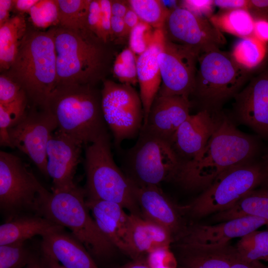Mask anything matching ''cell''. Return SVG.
<instances>
[{
	"mask_svg": "<svg viewBox=\"0 0 268 268\" xmlns=\"http://www.w3.org/2000/svg\"><path fill=\"white\" fill-rule=\"evenodd\" d=\"M83 144L57 129L47 146V171L52 179L53 192L67 190L76 186L74 177Z\"/></svg>",
	"mask_w": 268,
	"mask_h": 268,
	"instance_id": "9a60e30c",
	"label": "cell"
},
{
	"mask_svg": "<svg viewBox=\"0 0 268 268\" xmlns=\"http://www.w3.org/2000/svg\"><path fill=\"white\" fill-rule=\"evenodd\" d=\"M90 0H57L59 26L75 31L88 30L87 16Z\"/></svg>",
	"mask_w": 268,
	"mask_h": 268,
	"instance_id": "4dcf8cb0",
	"label": "cell"
},
{
	"mask_svg": "<svg viewBox=\"0 0 268 268\" xmlns=\"http://www.w3.org/2000/svg\"><path fill=\"white\" fill-rule=\"evenodd\" d=\"M165 41V36L163 29H155L151 44L145 51L137 56V79L144 112L143 124L146 122L151 106L161 84L158 55L162 50Z\"/></svg>",
	"mask_w": 268,
	"mask_h": 268,
	"instance_id": "603a6c76",
	"label": "cell"
},
{
	"mask_svg": "<svg viewBox=\"0 0 268 268\" xmlns=\"http://www.w3.org/2000/svg\"><path fill=\"white\" fill-rule=\"evenodd\" d=\"M191 102L182 96H159L154 100L142 130L170 142L181 125L189 117Z\"/></svg>",
	"mask_w": 268,
	"mask_h": 268,
	"instance_id": "ffe728a7",
	"label": "cell"
},
{
	"mask_svg": "<svg viewBox=\"0 0 268 268\" xmlns=\"http://www.w3.org/2000/svg\"><path fill=\"white\" fill-rule=\"evenodd\" d=\"M177 268H230L242 260L235 246L229 243L216 246L174 242Z\"/></svg>",
	"mask_w": 268,
	"mask_h": 268,
	"instance_id": "7402d4cb",
	"label": "cell"
},
{
	"mask_svg": "<svg viewBox=\"0 0 268 268\" xmlns=\"http://www.w3.org/2000/svg\"><path fill=\"white\" fill-rule=\"evenodd\" d=\"M247 262L268 260V230H255L240 238L235 246Z\"/></svg>",
	"mask_w": 268,
	"mask_h": 268,
	"instance_id": "d6a6232c",
	"label": "cell"
},
{
	"mask_svg": "<svg viewBox=\"0 0 268 268\" xmlns=\"http://www.w3.org/2000/svg\"><path fill=\"white\" fill-rule=\"evenodd\" d=\"M260 149L256 138L238 130L224 114L201 153L183 162L175 182L187 190H204L223 172L254 160Z\"/></svg>",
	"mask_w": 268,
	"mask_h": 268,
	"instance_id": "6da1fadb",
	"label": "cell"
},
{
	"mask_svg": "<svg viewBox=\"0 0 268 268\" xmlns=\"http://www.w3.org/2000/svg\"><path fill=\"white\" fill-rule=\"evenodd\" d=\"M263 162L267 168H268V151L263 157Z\"/></svg>",
	"mask_w": 268,
	"mask_h": 268,
	"instance_id": "9f6ffc18",
	"label": "cell"
},
{
	"mask_svg": "<svg viewBox=\"0 0 268 268\" xmlns=\"http://www.w3.org/2000/svg\"><path fill=\"white\" fill-rule=\"evenodd\" d=\"M127 2L141 21L154 29H163L170 10L163 0H128Z\"/></svg>",
	"mask_w": 268,
	"mask_h": 268,
	"instance_id": "836d02e7",
	"label": "cell"
},
{
	"mask_svg": "<svg viewBox=\"0 0 268 268\" xmlns=\"http://www.w3.org/2000/svg\"><path fill=\"white\" fill-rule=\"evenodd\" d=\"M230 268H268V266L264 265L260 261L250 262L242 259L234 264Z\"/></svg>",
	"mask_w": 268,
	"mask_h": 268,
	"instance_id": "f5cc1de1",
	"label": "cell"
},
{
	"mask_svg": "<svg viewBox=\"0 0 268 268\" xmlns=\"http://www.w3.org/2000/svg\"><path fill=\"white\" fill-rule=\"evenodd\" d=\"M37 256L25 242L0 245V268H25Z\"/></svg>",
	"mask_w": 268,
	"mask_h": 268,
	"instance_id": "d590c367",
	"label": "cell"
},
{
	"mask_svg": "<svg viewBox=\"0 0 268 268\" xmlns=\"http://www.w3.org/2000/svg\"><path fill=\"white\" fill-rule=\"evenodd\" d=\"M25 16L16 14L0 26V69L7 70L17 55L28 27Z\"/></svg>",
	"mask_w": 268,
	"mask_h": 268,
	"instance_id": "83f0119b",
	"label": "cell"
},
{
	"mask_svg": "<svg viewBox=\"0 0 268 268\" xmlns=\"http://www.w3.org/2000/svg\"><path fill=\"white\" fill-rule=\"evenodd\" d=\"M112 15L124 18L130 6L127 0H111Z\"/></svg>",
	"mask_w": 268,
	"mask_h": 268,
	"instance_id": "c3c4849f",
	"label": "cell"
},
{
	"mask_svg": "<svg viewBox=\"0 0 268 268\" xmlns=\"http://www.w3.org/2000/svg\"><path fill=\"white\" fill-rule=\"evenodd\" d=\"M154 30L150 25L141 21L130 33L129 47L137 56L140 55L151 44Z\"/></svg>",
	"mask_w": 268,
	"mask_h": 268,
	"instance_id": "f35d334b",
	"label": "cell"
},
{
	"mask_svg": "<svg viewBox=\"0 0 268 268\" xmlns=\"http://www.w3.org/2000/svg\"><path fill=\"white\" fill-rule=\"evenodd\" d=\"M85 197L84 189L77 186L67 190L53 191L45 201L40 215L68 228L92 257H109L116 248L90 215Z\"/></svg>",
	"mask_w": 268,
	"mask_h": 268,
	"instance_id": "8992f818",
	"label": "cell"
},
{
	"mask_svg": "<svg viewBox=\"0 0 268 268\" xmlns=\"http://www.w3.org/2000/svg\"><path fill=\"white\" fill-rule=\"evenodd\" d=\"M29 102L26 97L6 105L0 104V144L12 148L8 130L25 113Z\"/></svg>",
	"mask_w": 268,
	"mask_h": 268,
	"instance_id": "e575fe53",
	"label": "cell"
},
{
	"mask_svg": "<svg viewBox=\"0 0 268 268\" xmlns=\"http://www.w3.org/2000/svg\"><path fill=\"white\" fill-rule=\"evenodd\" d=\"M101 93L103 117L115 145L138 136L144 121L139 94L132 85L106 79L103 81Z\"/></svg>",
	"mask_w": 268,
	"mask_h": 268,
	"instance_id": "8fae6325",
	"label": "cell"
},
{
	"mask_svg": "<svg viewBox=\"0 0 268 268\" xmlns=\"http://www.w3.org/2000/svg\"><path fill=\"white\" fill-rule=\"evenodd\" d=\"M267 175L266 179L264 184L263 185V186H268V168H267Z\"/></svg>",
	"mask_w": 268,
	"mask_h": 268,
	"instance_id": "6f0895ef",
	"label": "cell"
},
{
	"mask_svg": "<svg viewBox=\"0 0 268 268\" xmlns=\"http://www.w3.org/2000/svg\"><path fill=\"white\" fill-rule=\"evenodd\" d=\"M26 97L20 86L6 75L0 76V104L6 105Z\"/></svg>",
	"mask_w": 268,
	"mask_h": 268,
	"instance_id": "60d3db41",
	"label": "cell"
},
{
	"mask_svg": "<svg viewBox=\"0 0 268 268\" xmlns=\"http://www.w3.org/2000/svg\"><path fill=\"white\" fill-rule=\"evenodd\" d=\"M123 19L129 34L132 29L141 21L137 15L130 8Z\"/></svg>",
	"mask_w": 268,
	"mask_h": 268,
	"instance_id": "f907efd6",
	"label": "cell"
},
{
	"mask_svg": "<svg viewBox=\"0 0 268 268\" xmlns=\"http://www.w3.org/2000/svg\"><path fill=\"white\" fill-rule=\"evenodd\" d=\"M134 185L141 216L168 230L174 241L187 226L182 206L175 204L158 186Z\"/></svg>",
	"mask_w": 268,
	"mask_h": 268,
	"instance_id": "ac0fdd59",
	"label": "cell"
},
{
	"mask_svg": "<svg viewBox=\"0 0 268 268\" xmlns=\"http://www.w3.org/2000/svg\"><path fill=\"white\" fill-rule=\"evenodd\" d=\"M222 113L201 110L181 125L170 143L183 160L196 158L202 151L221 119Z\"/></svg>",
	"mask_w": 268,
	"mask_h": 268,
	"instance_id": "d6986e66",
	"label": "cell"
},
{
	"mask_svg": "<svg viewBox=\"0 0 268 268\" xmlns=\"http://www.w3.org/2000/svg\"><path fill=\"white\" fill-rule=\"evenodd\" d=\"M145 261L151 268H177V262L170 247L157 248L148 253Z\"/></svg>",
	"mask_w": 268,
	"mask_h": 268,
	"instance_id": "ab89813d",
	"label": "cell"
},
{
	"mask_svg": "<svg viewBox=\"0 0 268 268\" xmlns=\"http://www.w3.org/2000/svg\"><path fill=\"white\" fill-rule=\"evenodd\" d=\"M184 161L169 141L141 129L136 142L127 153L126 175L137 186L174 182Z\"/></svg>",
	"mask_w": 268,
	"mask_h": 268,
	"instance_id": "30bf717a",
	"label": "cell"
},
{
	"mask_svg": "<svg viewBox=\"0 0 268 268\" xmlns=\"http://www.w3.org/2000/svg\"><path fill=\"white\" fill-rule=\"evenodd\" d=\"M46 108L58 130L83 145L108 134L101 106V93L95 85H58L48 96Z\"/></svg>",
	"mask_w": 268,
	"mask_h": 268,
	"instance_id": "277c9868",
	"label": "cell"
},
{
	"mask_svg": "<svg viewBox=\"0 0 268 268\" xmlns=\"http://www.w3.org/2000/svg\"><path fill=\"white\" fill-rule=\"evenodd\" d=\"M57 86L96 85L112 69L115 58L106 44L89 30L75 31L55 27Z\"/></svg>",
	"mask_w": 268,
	"mask_h": 268,
	"instance_id": "7a4b0ae2",
	"label": "cell"
},
{
	"mask_svg": "<svg viewBox=\"0 0 268 268\" xmlns=\"http://www.w3.org/2000/svg\"><path fill=\"white\" fill-rule=\"evenodd\" d=\"M247 10L254 20H268V0H250Z\"/></svg>",
	"mask_w": 268,
	"mask_h": 268,
	"instance_id": "ee69618b",
	"label": "cell"
},
{
	"mask_svg": "<svg viewBox=\"0 0 268 268\" xmlns=\"http://www.w3.org/2000/svg\"><path fill=\"white\" fill-rule=\"evenodd\" d=\"M111 0H91L87 28L106 44L112 43Z\"/></svg>",
	"mask_w": 268,
	"mask_h": 268,
	"instance_id": "f546056e",
	"label": "cell"
},
{
	"mask_svg": "<svg viewBox=\"0 0 268 268\" xmlns=\"http://www.w3.org/2000/svg\"><path fill=\"white\" fill-rule=\"evenodd\" d=\"M267 170L262 162L241 163L221 173L183 210L194 218H201L227 210L249 192L263 185Z\"/></svg>",
	"mask_w": 268,
	"mask_h": 268,
	"instance_id": "ba28073f",
	"label": "cell"
},
{
	"mask_svg": "<svg viewBox=\"0 0 268 268\" xmlns=\"http://www.w3.org/2000/svg\"><path fill=\"white\" fill-rule=\"evenodd\" d=\"M111 27L112 36V43H121L126 39H128L129 33L127 29L123 18L112 15Z\"/></svg>",
	"mask_w": 268,
	"mask_h": 268,
	"instance_id": "7bdbcfd3",
	"label": "cell"
},
{
	"mask_svg": "<svg viewBox=\"0 0 268 268\" xmlns=\"http://www.w3.org/2000/svg\"><path fill=\"white\" fill-rule=\"evenodd\" d=\"M39 0H13L12 10L16 14L29 13L32 7Z\"/></svg>",
	"mask_w": 268,
	"mask_h": 268,
	"instance_id": "7dc6e473",
	"label": "cell"
},
{
	"mask_svg": "<svg viewBox=\"0 0 268 268\" xmlns=\"http://www.w3.org/2000/svg\"><path fill=\"white\" fill-rule=\"evenodd\" d=\"M54 30L55 27L44 31L28 25L13 62L2 73L20 86L30 105L45 108L57 86Z\"/></svg>",
	"mask_w": 268,
	"mask_h": 268,
	"instance_id": "3957f363",
	"label": "cell"
},
{
	"mask_svg": "<svg viewBox=\"0 0 268 268\" xmlns=\"http://www.w3.org/2000/svg\"><path fill=\"white\" fill-rule=\"evenodd\" d=\"M268 225L266 220L254 216L238 217L214 225L194 224L187 225L173 242L206 246H221L232 239L243 236Z\"/></svg>",
	"mask_w": 268,
	"mask_h": 268,
	"instance_id": "e0dca14e",
	"label": "cell"
},
{
	"mask_svg": "<svg viewBox=\"0 0 268 268\" xmlns=\"http://www.w3.org/2000/svg\"><path fill=\"white\" fill-rule=\"evenodd\" d=\"M267 52L266 43L256 37L241 38L235 44L231 54L234 60L246 69L254 68L264 59Z\"/></svg>",
	"mask_w": 268,
	"mask_h": 268,
	"instance_id": "1f68e13d",
	"label": "cell"
},
{
	"mask_svg": "<svg viewBox=\"0 0 268 268\" xmlns=\"http://www.w3.org/2000/svg\"><path fill=\"white\" fill-rule=\"evenodd\" d=\"M25 268H44L41 263L40 256L36 257Z\"/></svg>",
	"mask_w": 268,
	"mask_h": 268,
	"instance_id": "11a10c76",
	"label": "cell"
},
{
	"mask_svg": "<svg viewBox=\"0 0 268 268\" xmlns=\"http://www.w3.org/2000/svg\"><path fill=\"white\" fill-rule=\"evenodd\" d=\"M84 165L87 199L116 202L141 216L134 184L114 160L108 134L86 146Z\"/></svg>",
	"mask_w": 268,
	"mask_h": 268,
	"instance_id": "5b68a950",
	"label": "cell"
},
{
	"mask_svg": "<svg viewBox=\"0 0 268 268\" xmlns=\"http://www.w3.org/2000/svg\"><path fill=\"white\" fill-rule=\"evenodd\" d=\"M29 22L41 30L59 26V11L57 0H39L28 13Z\"/></svg>",
	"mask_w": 268,
	"mask_h": 268,
	"instance_id": "8d00e7d4",
	"label": "cell"
},
{
	"mask_svg": "<svg viewBox=\"0 0 268 268\" xmlns=\"http://www.w3.org/2000/svg\"><path fill=\"white\" fill-rule=\"evenodd\" d=\"M163 30L170 41L192 48L200 55L220 49L226 42L208 19L181 7L170 9Z\"/></svg>",
	"mask_w": 268,
	"mask_h": 268,
	"instance_id": "5bb4252c",
	"label": "cell"
},
{
	"mask_svg": "<svg viewBox=\"0 0 268 268\" xmlns=\"http://www.w3.org/2000/svg\"><path fill=\"white\" fill-rule=\"evenodd\" d=\"M198 63L192 95L202 110L218 112L225 101L240 91L248 79L247 69L220 49L201 54Z\"/></svg>",
	"mask_w": 268,
	"mask_h": 268,
	"instance_id": "52a82bcc",
	"label": "cell"
},
{
	"mask_svg": "<svg viewBox=\"0 0 268 268\" xmlns=\"http://www.w3.org/2000/svg\"><path fill=\"white\" fill-rule=\"evenodd\" d=\"M249 0H215L214 5L227 10L247 9Z\"/></svg>",
	"mask_w": 268,
	"mask_h": 268,
	"instance_id": "f6af8a7d",
	"label": "cell"
},
{
	"mask_svg": "<svg viewBox=\"0 0 268 268\" xmlns=\"http://www.w3.org/2000/svg\"><path fill=\"white\" fill-rule=\"evenodd\" d=\"M181 7L198 16L209 19L213 15V0H185L181 1Z\"/></svg>",
	"mask_w": 268,
	"mask_h": 268,
	"instance_id": "b9f144b4",
	"label": "cell"
},
{
	"mask_svg": "<svg viewBox=\"0 0 268 268\" xmlns=\"http://www.w3.org/2000/svg\"><path fill=\"white\" fill-rule=\"evenodd\" d=\"M57 129L56 120L46 108L29 104L22 117L8 130L12 148L28 156L47 177V146Z\"/></svg>",
	"mask_w": 268,
	"mask_h": 268,
	"instance_id": "7c38bea8",
	"label": "cell"
},
{
	"mask_svg": "<svg viewBox=\"0 0 268 268\" xmlns=\"http://www.w3.org/2000/svg\"><path fill=\"white\" fill-rule=\"evenodd\" d=\"M254 35L261 41L268 42V21L265 20H255Z\"/></svg>",
	"mask_w": 268,
	"mask_h": 268,
	"instance_id": "bcb514c9",
	"label": "cell"
},
{
	"mask_svg": "<svg viewBox=\"0 0 268 268\" xmlns=\"http://www.w3.org/2000/svg\"><path fill=\"white\" fill-rule=\"evenodd\" d=\"M208 19L221 32H227L241 38L255 36V20L246 9L227 10L212 15Z\"/></svg>",
	"mask_w": 268,
	"mask_h": 268,
	"instance_id": "f1b7e54d",
	"label": "cell"
},
{
	"mask_svg": "<svg viewBox=\"0 0 268 268\" xmlns=\"http://www.w3.org/2000/svg\"><path fill=\"white\" fill-rule=\"evenodd\" d=\"M137 56L128 47L116 56L112 72L120 83L135 85L138 83Z\"/></svg>",
	"mask_w": 268,
	"mask_h": 268,
	"instance_id": "74e56055",
	"label": "cell"
},
{
	"mask_svg": "<svg viewBox=\"0 0 268 268\" xmlns=\"http://www.w3.org/2000/svg\"><path fill=\"white\" fill-rule=\"evenodd\" d=\"M40 260L44 268H66L57 261L42 252Z\"/></svg>",
	"mask_w": 268,
	"mask_h": 268,
	"instance_id": "816d5d0a",
	"label": "cell"
},
{
	"mask_svg": "<svg viewBox=\"0 0 268 268\" xmlns=\"http://www.w3.org/2000/svg\"><path fill=\"white\" fill-rule=\"evenodd\" d=\"M86 204L102 232L116 249L134 259L130 238V215L120 204L87 199Z\"/></svg>",
	"mask_w": 268,
	"mask_h": 268,
	"instance_id": "44dd1931",
	"label": "cell"
},
{
	"mask_svg": "<svg viewBox=\"0 0 268 268\" xmlns=\"http://www.w3.org/2000/svg\"><path fill=\"white\" fill-rule=\"evenodd\" d=\"M130 238L134 259L145 258L151 251L171 247L173 238L161 226L142 216L129 213Z\"/></svg>",
	"mask_w": 268,
	"mask_h": 268,
	"instance_id": "d4e9b609",
	"label": "cell"
},
{
	"mask_svg": "<svg viewBox=\"0 0 268 268\" xmlns=\"http://www.w3.org/2000/svg\"><path fill=\"white\" fill-rule=\"evenodd\" d=\"M237 120L268 139V68L234 96Z\"/></svg>",
	"mask_w": 268,
	"mask_h": 268,
	"instance_id": "2e32d148",
	"label": "cell"
},
{
	"mask_svg": "<svg viewBox=\"0 0 268 268\" xmlns=\"http://www.w3.org/2000/svg\"><path fill=\"white\" fill-rule=\"evenodd\" d=\"M13 9V0H0V26L10 18V11Z\"/></svg>",
	"mask_w": 268,
	"mask_h": 268,
	"instance_id": "681fc988",
	"label": "cell"
},
{
	"mask_svg": "<svg viewBox=\"0 0 268 268\" xmlns=\"http://www.w3.org/2000/svg\"><path fill=\"white\" fill-rule=\"evenodd\" d=\"M41 252L66 268H99L82 244L65 229L42 237Z\"/></svg>",
	"mask_w": 268,
	"mask_h": 268,
	"instance_id": "cb8c5ba5",
	"label": "cell"
},
{
	"mask_svg": "<svg viewBox=\"0 0 268 268\" xmlns=\"http://www.w3.org/2000/svg\"><path fill=\"white\" fill-rule=\"evenodd\" d=\"M51 194L23 160L0 151V209L6 221L23 214L40 215Z\"/></svg>",
	"mask_w": 268,
	"mask_h": 268,
	"instance_id": "9c48e42d",
	"label": "cell"
},
{
	"mask_svg": "<svg viewBox=\"0 0 268 268\" xmlns=\"http://www.w3.org/2000/svg\"><path fill=\"white\" fill-rule=\"evenodd\" d=\"M65 227L37 214H23L0 225V245L25 242L33 237H42L63 230Z\"/></svg>",
	"mask_w": 268,
	"mask_h": 268,
	"instance_id": "484cf974",
	"label": "cell"
},
{
	"mask_svg": "<svg viewBox=\"0 0 268 268\" xmlns=\"http://www.w3.org/2000/svg\"><path fill=\"white\" fill-rule=\"evenodd\" d=\"M267 262H268V261H267Z\"/></svg>",
	"mask_w": 268,
	"mask_h": 268,
	"instance_id": "680465c9",
	"label": "cell"
},
{
	"mask_svg": "<svg viewBox=\"0 0 268 268\" xmlns=\"http://www.w3.org/2000/svg\"><path fill=\"white\" fill-rule=\"evenodd\" d=\"M200 55L196 50L165 37L164 46L158 55L162 81L157 95L189 98L194 89Z\"/></svg>",
	"mask_w": 268,
	"mask_h": 268,
	"instance_id": "4fadbf2b",
	"label": "cell"
},
{
	"mask_svg": "<svg viewBox=\"0 0 268 268\" xmlns=\"http://www.w3.org/2000/svg\"><path fill=\"white\" fill-rule=\"evenodd\" d=\"M118 268H151L146 263L145 258L132 260V261Z\"/></svg>",
	"mask_w": 268,
	"mask_h": 268,
	"instance_id": "db71d44e",
	"label": "cell"
},
{
	"mask_svg": "<svg viewBox=\"0 0 268 268\" xmlns=\"http://www.w3.org/2000/svg\"><path fill=\"white\" fill-rule=\"evenodd\" d=\"M245 216L262 218L268 223V186H262L249 192L231 207L215 213L213 218L222 222Z\"/></svg>",
	"mask_w": 268,
	"mask_h": 268,
	"instance_id": "4316f807",
	"label": "cell"
}]
</instances>
